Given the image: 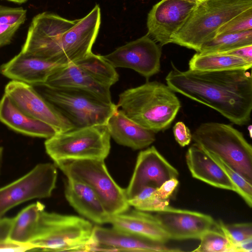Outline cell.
Here are the masks:
<instances>
[{
    "label": "cell",
    "mask_w": 252,
    "mask_h": 252,
    "mask_svg": "<svg viewBox=\"0 0 252 252\" xmlns=\"http://www.w3.org/2000/svg\"><path fill=\"white\" fill-rule=\"evenodd\" d=\"M172 66L165 80L174 92L211 107L237 125L250 121L252 77L250 72L181 71Z\"/></svg>",
    "instance_id": "6da1fadb"
},
{
    "label": "cell",
    "mask_w": 252,
    "mask_h": 252,
    "mask_svg": "<svg viewBox=\"0 0 252 252\" xmlns=\"http://www.w3.org/2000/svg\"><path fill=\"white\" fill-rule=\"evenodd\" d=\"M100 23L98 4L79 19L39 13L32 20L21 52L64 65L74 63L92 52Z\"/></svg>",
    "instance_id": "7a4b0ae2"
},
{
    "label": "cell",
    "mask_w": 252,
    "mask_h": 252,
    "mask_svg": "<svg viewBox=\"0 0 252 252\" xmlns=\"http://www.w3.org/2000/svg\"><path fill=\"white\" fill-rule=\"evenodd\" d=\"M117 105L127 117L154 133L169 128L181 106L174 92L157 81L124 91Z\"/></svg>",
    "instance_id": "3957f363"
},
{
    "label": "cell",
    "mask_w": 252,
    "mask_h": 252,
    "mask_svg": "<svg viewBox=\"0 0 252 252\" xmlns=\"http://www.w3.org/2000/svg\"><path fill=\"white\" fill-rule=\"evenodd\" d=\"M252 8V0H204L197 4L189 17L172 37L174 43L198 52L216 36L227 22Z\"/></svg>",
    "instance_id": "277c9868"
},
{
    "label": "cell",
    "mask_w": 252,
    "mask_h": 252,
    "mask_svg": "<svg viewBox=\"0 0 252 252\" xmlns=\"http://www.w3.org/2000/svg\"><path fill=\"white\" fill-rule=\"evenodd\" d=\"M192 139L252 184V147L241 132L230 125L207 122L195 129Z\"/></svg>",
    "instance_id": "5b68a950"
},
{
    "label": "cell",
    "mask_w": 252,
    "mask_h": 252,
    "mask_svg": "<svg viewBox=\"0 0 252 252\" xmlns=\"http://www.w3.org/2000/svg\"><path fill=\"white\" fill-rule=\"evenodd\" d=\"M94 227L82 218L44 210L36 236L29 243L42 251H91Z\"/></svg>",
    "instance_id": "8992f818"
},
{
    "label": "cell",
    "mask_w": 252,
    "mask_h": 252,
    "mask_svg": "<svg viewBox=\"0 0 252 252\" xmlns=\"http://www.w3.org/2000/svg\"><path fill=\"white\" fill-rule=\"evenodd\" d=\"M39 93L74 127L105 125L118 109L114 103L106 102L82 90L55 87L41 84L35 86Z\"/></svg>",
    "instance_id": "52a82bcc"
},
{
    "label": "cell",
    "mask_w": 252,
    "mask_h": 252,
    "mask_svg": "<svg viewBox=\"0 0 252 252\" xmlns=\"http://www.w3.org/2000/svg\"><path fill=\"white\" fill-rule=\"evenodd\" d=\"M106 125H93L61 132L46 139L45 149L54 161L105 159L110 150Z\"/></svg>",
    "instance_id": "ba28073f"
},
{
    "label": "cell",
    "mask_w": 252,
    "mask_h": 252,
    "mask_svg": "<svg viewBox=\"0 0 252 252\" xmlns=\"http://www.w3.org/2000/svg\"><path fill=\"white\" fill-rule=\"evenodd\" d=\"M104 159L64 160L55 162L67 177L81 181L98 195L107 212L114 215L128 210L126 189L110 176Z\"/></svg>",
    "instance_id": "9c48e42d"
},
{
    "label": "cell",
    "mask_w": 252,
    "mask_h": 252,
    "mask_svg": "<svg viewBox=\"0 0 252 252\" xmlns=\"http://www.w3.org/2000/svg\"><path fill=\"white\" fill-rule=\"evenodd\" d=\"M55 164L39 163L28 173L0 188V218L9 210L26 201L50 197L55 188Z\"/></svg>",
    "instance_id": "30bf717a"
},
{
    "label": "cell",
    "mask_w": 252,
    "mask_h": 252,
    "mask_svg": "<svg viewBox=\"0 0 252 252\" xmlns=\"http://www.w3.org/2000/svg\"><path fill=\"white\" fill-rule=\"evenodd\" d=\"M160 48L147 34L103 56L115 68L134 70L149 79L160 69Z\"/></svg>",
    "instance_id": "8fae6325"
},
{
    "label": "cell",
    "mask_w": 252,
    "mask_h": 252,
    "mask_svg": "<svg viewBox=\"0 0 252 252\" xmlns=\"http://www.w3.org/2000/svg\"><path fill=\"white\" fill-rule=\"evenodd\" d=\"M4 94L24 113L51 126L57 132L74 128L31 85L11 80L5 86Z\"/></svg>",
    "instance_id": "7c38bea8"
},
{
    "label": "cell",
    "mask_w": 252,
    "mask_h": 252,
    "mask_svg": "<svg viewBox=\"0 0 252 252\" xmlns=\"http://www.w3.org/2000/svg\"><path fill=\"white\" fill-rule=\"evenodd\" d=\"M196 4L185 0H160L148 14L147 34L161 46L171 43Z\"/></svg>",
    "instance_id": "4fadbf2b"
},
{
    "label": "cell",
    "mask_w": 252,
    "mask_h": 252,
    "mask_svg": "<svg viewBox=\"0 0 252 252\" xmlns=\"http://www.w3.org/2000/svg\"><path fill=\"white\" fill-rule=\"evenodd\" d=\"M178 171L157 150L152 146L138 154L134 170L126 189L129 199L144 188L150 186L158 188L165 181L178 178Z\"/></svg>",
    "instance_id": "5bb4252c"
},
{
    "label": "cell",
    "mask_w": 252,
    "mask_h": 252,
    "mask_svg": "<svg viewBox=\"0 0 252 252\" xmlns=\"http://www.w3.org/2000/svg\"><path fill=\"white\" fill-rule=\"evenodd\" d=\"M155 213L154 218L170 240L199 239L216 223L210 215L169 205Z\"/></svg>",
    "instance_id": "9a60e30c"
},
{
    "label": "cell",
    "mask_w": 252,
    "mask_h": 252,
    "mask_svg": "<svg viewBox=\"0 0 252 252\" xmlns=\"http://www.w3.org/2000/svg\"><path fill=\"white\" fill-rule=\"evenodd\" d=\"M94 246L92 251H133L174 252L182 250L169 247L136 234L118 230L114 227H94Z\"/></svg>",
    "instance_id": "2e32d148"
},
{
    "label": "cell",
    "mask_w": 252,
    "mask_h": 252,
    "mask_svg": "<svg viewBox=\"0 0 252 252\" xmlns=\"http://www.w3.org/2000/svg\"><path fill=\"white\" fill-rule=\"evenodd\" d=\"M65 65L20 52L0 66V73L33 86L46 82L55 71Z\"/></svg>",
    "instance_id": "e0dca14e"
},
{
    "label": "cell",
    "mask_w": 252,
    "mask_h": 252,
    "mask_svg": "<svg viewBox=\"0 0 252 252\" xmlns=\"http://www.w3.org/2000/svg\"><path fill=\"white\" fill-rule=\"evenodd\" d=\"M67 179L64 193L70 205L79 214L95 223H108L110 215L96 192L81 181Z\"/></svg>",
    "instance_id": "ac0fdd59"
},
{
    "label": "cell",
    "mask_w": 252,
    "mask_h": 252,
    "mask_svg": "<svg viewBox=\"0 0 252 252\" xmlns=\"http://www.w3.org/2000/svg\"><path fill=\"white\" fill-rule=\"evenodd\" d=\"M55 87H64L90 93L101 99L113 102L110 87L98 82L74 63L62 66L53 73L45 83Z\"/></svg>",
    "instance_id": "d6986e66"
},
{
    "label": "cell",
    "mask_w": 252,
    "mask_h": 252,
    "mask_svg": "<svg viewBox=\"0 0 252 252\" xmlns=\"http://www.w3.org/2000/svg\"><path fill=\"white\" fill-rule=\"evenodd\" d=\"M186 161L193 178L213 187L236 192L235 187L223 170L195 143L188 149Z\"/></svg>",
    "instance_id": "ffe728a7"
},
{
    "label": "cell",
    "mask_w": 252,
    "mask_h": 252,
    "mask_svg": "<svg viewBox=\"0 0 252 252\" xmlns=\"http://www.w3.org/2000/svg\"><path fill=\"white\" fill-rule=\"evenodd\" d=\"M106 126L116 143L133 150L146 148L156 140L155 133L131 120L119 108L109 118Z\"/></svg>",
    "instance_id": "44dd1931"
},
{
    "label": "cell",
    "mask_w": 252,
    "mask_h": 252,
    "mask_svg": "<svg viewBox=\"0 0 252 252\" xmlns=\"http://www.w3.org/2000/svg\"><path fill=\"white\" fill-rule=\"evenodd\" d=\"M0 122L17 132L31 137L48 139L57 133L51 126L22 111L5 94L0 100Z\"/></svg>",
    "instance_id": "7402d4cb"
},
{
    "label": "cell",
    "mask_w": 252,
    "mask_h": 252,
    "mask_svg": "<svg viewBox=\"0 0 252 252\" xmlns=\"http://www.w3.org/2000/svg\"><path fill=\"white\" fill-rule=\"evenodd\" d=\"M120 230L165 244L170 239L153 215L138 210L111 215L109 222Z\"/></svg>",
    "instance_id": "603a6c76"
},
{
    "label": "cell",
    "mask_w": 252,
    "mask_h": 252,
    "mask_svg": "<svg viewBox=\"0 0 252 252\" xmlns=\"http://www.w3.org/2000/svg\"><path fill=\"white\" fill-rule=\"evenodd\" d=\"M44 205L39 202L32 203L22 210L13 218L9 240L23 244L29 243L37 235Z\"/></svg>",
    "instance_id": "cb8c5ba5"
},
{
    "label": "cell",
    "mask_w": 252,
    "mask_h": 252,
    "mask_svg": "<svg viewBox=\"0 0 252 252\" xmlns=\"http://www.w3.org/2000/svg\"><path fill=\"white\" fill-rule=\"evenodd\" d=\"M252 63L241 58L221 53L196 52L189 63V69L199 71L248 70Z\"/></svg>",
    "instance_id": "d4e9b609"
},
{
    "label": "cell",
    "mask_w": 252,
    "mask_h": 252,
    "mask_svg": "<svg viewBox=\"0 0 252 252\" xmlns=\"http://www.w3.org/2000/svg\"><path fill=\"white\" fill-rule=\"evenodd\" d=\"M74 63L94 79L109 87L119 80V75L116 68L103 56L92 52Z\"/></svg>",
    "instance_id": "484cf974"
},
{
    "label": "cell",
    "mask_w": 252,
    "mask_h": 252,
    "mask_svg": "<svg viewBox=\"0 0 252 252\" xmlns=\"http://www.w3.org/2000/svg\"><path fill=\"white\" fill-rule=\"evenodd\" d=\"M252 45V30L216 36L205 43L197 53H222Z\"/></svg>",
    "instance_id": "4316f807"
},
{
    "label": "cell",
    "mask_w": 252,
    "mask_h": 252,
    "mask_svg": "<svg viewBox=\"0 0 252 252\" xmlns=\"http://www.w3.org/2000/svg\"><path fill=\"white\" fill-rule=\"evenodd\" d=\"M156 189L150 186L144 188L136 195L128 199L129 205L144 212H156L164 210L169 206V201L160 199L156 193Z\"/></svg>",
    "instance_id": "83f0119b"
},
{
    "label": "cell",
    "mask_w": 252,
    "mask_h": 252,
    "mask_svg": "<svg viewBox=\"0 0 252 252\" xmlns=\"http://www.w3.org/2000/svg\"><path fill=\"white\" fill-rule=\"evenodd\" d=\"M218 230L211 228L205 231L199 239V245L192 252H233L231 244L225 235Z\"/></svg>",
    "instance_id": "f1b7e54d"
},
{
    "label": "cell",
    "mask_w": 252,
    "mask_h": 252,
    "mask_svg": "<svg viewBox=\"0 0 252 252\" xmlns=\"http://www.w3.org/2000/svg\"><path fill=\"white\" fill-rule=\"evenodd\" d=\"M207 153L223 170L235 187L236 192L243 198L247 204L251 208L252 207V184L247 181L220 158L213 154Z\"/></svg>",
    "instance_id": "f546056e"
},
{
    "label": "cell",
    "mask_w": 252,
    "mask_h": 252,
    "mask_svg": "<svg viewBox=\"0 0 252 252\" xmlns=\"http://www.w3.org/2000/svg\"><path fill=\"white\" fill-rule=\"evenodd\" d=\"M216 227L226 237L233 246L247 239L252 238V224L251 222L225 224L221 220L216 223Z\"/></svg>",
    "instance_id": "4dcf8cb0"
},
{
    "label": "cell",
    "mask_w": 252,
    "mask_h": 252,
    "mask_svg": "<svg viewBox=\"0 0 252 252\" xmlns=\"http://www.w3.org/2000/svg\"><path fill=\"white\" fill-rule=\"evenodd\" d=\"M252 8L234 17L221 26L217 31L216 36L252 30Z\"/></svg>",
    "instance_id": "1f68e13d"
},
{
    "label": "cell",
    "mask_w": 252,
    "mask_h": 252,
    "mask_svg": "<svg viewBox=\"0 0 252 252\" xmlns=\"http://www.w3.org/2000/svg\"><path fill=\"white\" fill-rule=\"evenodd\" d=\"M27 12L22 7H11L0 5V24L21 26L26 21Z\"/></svg>",
    "instance_id": "d6a6232c"
},
{
    "label": "cell",
    "mask_w": 252,
    "mask_h": 252,
    "mask_svg": "<svg viewBox=\"0 0 252 252\" xmlns=\"http://www.w3.org/2000/svg\"><path fill=\"white\" fill-rule=\"evenodd\" d=\"M173 132L176 142L180 146L184 147L189 144L192 140V134L183 122H178L175 124Z\"/></svg>",
    "instance_id": "836d02e7"
},
{
    "label": "cell",
    "mask_w": 252,
    "mask_h": 252,
    "mask_svg": "<svg viewBox=\"0 0 252 252\" xmlns=\"http://www.w3.org/2000/svg\"><path fill=\"white\" fill-rule=\"evenodd\" d=\"M179 184L177 178H172L165 182L156 189L158 196L162 200H168L173 194Z\"/></svg>",
    "instance_id": "e575fe53"
},
{
    "label": "cell",
    "mask_w": 252,
    "mask_h": 252,
    "mask_svg": "<svg viewBox=\"0 0 252 252\" xmlns=\"http://www.w3.org/2000/svg\"><path fill=\"white\" fill-rule=\"evenodd\" d=\"M20 27L18 25L0 24V48L11 42Z\"/></svg>",
    "instance_id": "d590c367"
},
{
    "label": "cell",
    "mask_w": 252,
    "mask_h": 252,
    "mask_svg": "<svg viewBox=\"0 0 252 252\" xmlns=\"http://www.w3.org/2000/svg\"><path fill=\"white\" fill-rule=\"evenodd\" d=\"M35 250L30 243L23 244L7 240L0 243V252H25Z\"/></svg>",
    "instance_id": "8d00e7d4"
},
{
    "label": "cell",
    "mask_w": 252,
    "mask_h": 252,
    "mask_svg": "<svg viewBox=\"0 0 252 252\" xmlns=\"http://www.w3.org/2000/svg\"><path fill=\"white\" fill-rule=\"evenodd\" d=\"M221 53L232 55L252 63V45L239 47Z\"/></svg>",
    "instance_id": "74e56055"
},
{
    "label": "cell",
    "mask_w": 252,
    "mask_h": 252,
    "mask_svg": "<svg viewBox=\"0 0 252 252\" xmlns=\"http://www.w3.org/2000/svg\"><path fill=\"white\" fill-rule=\"evenodd\" d=\"M12 223L13 218H0V243L9 239Z\"/></svg>",
    "instance_id": "f35d334b"
},
{
    "label": "cell",
    "mask_w": 252,
    "mask_h": 252,
    "mask_svg": "<svg viewBox=\"0 0 252 252\" xmlns=\"http://www.w3.org/2000/svg\"><path fill=\"white\" fill-rule=\"evenodd\" d=\"M252 238L244 240L233 246V252H252Z\"/></svg>",
    "instance_id": "ab89813d"
},
{
    "label": "cell",
    "mask_w": 252,
    "mask_h": 252,
    "mask_svg": "<svg viewBox=\"0 0 252 252\" xmlns=\"http://www.w3.org/2000/svg\"><path fill=\"white\" fill-rule=\"evenodd\" d=\"M3 148L0 147V172L2 166V159H3Z\"/></svg>",
    "instance_id": "60d3db41"
},
{
    "label": "cell",
    "mask_w": 252,
    "mask_h": 252,
    "mask_svg": "<svg viewBox=\"0 0 252 252\" xmlns=\"http://www.w3.org/2000/svg\"><path fill=\"white\" fill-rule=\"evenodd\" d=\"M6 0L21 4V3H23L27 2L28 0Z\"/></svg>",
    "instance_id": "b9f144b4"
},
{
    "label": "cell",
    "mask_w": 252,
    "mask_h": 252,
    "mask_svg": "<svg viewBox=\"0 0 252 252\" xmlns=\"http://www.w3.org/2000/svg\"><path fill=\"white\" fill-rule=\"evenodd\" d=\"M185 0L190 1V2H194V3H196V4H198V3L202 2L204 0Z\"/></svg>",
    "instance_id": "7bdbcfd3"
},
{
    "label": "cell",
    "mask_w": 252,
    "mask_h": 252,
    "mask_svg": "<svg viewBox=\"0 0 252 252\" xmlns=\"http://www.w3.org/2000/svg\"><path fill=\"white\" fill-rule=\"evenodd\" d=\"M248 129L249 130L250 136L251 137H252V126L251 125H250L249 126H248Z\"/></svg>",
    "instance_id": "ee69618b"
}]
</instances>
